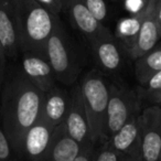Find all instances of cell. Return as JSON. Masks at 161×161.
<instances>
[{
    "label": "cell",
    "instance_id": "obj_1",
    "mask_svg": "<svg viewBox=\"0 0 161 161\" xmlns=\"http://www.w3.org/2000/svg\"><path fill=\"white\" fill-rule=\"evenodd\" d=\"M43 99L44 92L22 72L14 74L3 86L0 106L3 129L18 157L25 132L40 119Z\"/></svg>",
    "mask_w": 161,
    "mask_h": 161
},
{
    "label": "cell",
    "instance_id": "obj_2",
    "mask_svg": "<svg viewBox=\"0 0 161 161\" xmlns=\"http://www.w3.org/2000/svg\"><path fill=\"white\" fill-rule=\"evenodd\" d=\"M18 25L20 52L45 58V47L58 16L53 14L36 0H14Z\"/></svg>",
    "mask_w": 161,
    "mask_h": 161
},
{
    "label": "cell",
    "instance_id": "obj_3",
    "mask_svg": "<svg viewBox=\"0 0 161 161\" xmlns=\"http://www.w3.org/2000/svg\"><path fill=\"white\" fill-rule=\"evenodd\" d=\"M90 126V140L94 145L106 142V114L109 84L97 71H91L80 84Z\"/></svg>",
    "mask_w": 161,
    "mask_h": 161
},
{
    "label": "cell",
    "instance_id": "obj_4",
    "mask_svg": "<svg viewBox=\"0 0 161 161\" xmlns=\"http://www.w3.org/2000/svg\"><path fill=\"white\" fill-rule=\"evenodd\" d=\"M45 58L51 65L56 80L65 85L75 83L80 71V60L60 19L47 42Z\"/></svg>",
    "mask_w": 161,
    "mask_h": 161
},
{
    "label": "cell",
    "instance_id": "obj_5",
    "mask_svg": "<svg viewBox=\"0 0 161 161\" xmlns=\"http://www.w3.org/2000/svg\"><path fill=\"white\" fill-rule=\"evenodd\" d=\"M141 112V104L135 91L109 85L107 114H106V138L116 134L132 116Z\"/></svg>",
    "mask_w": 161,
    "mask_h": 161
},
{
    "label": "cell",
    "instance_id": "obj_6",
    "mask_svg": "<svg viewBox=\"0 0 161 161\" xmlns=\"http://www.w3.org/2000/svg\"><path fill=\"white\" fill-rule=\"evenodd\" d=\"M141 157L143 161H161V106L141 110Z\"/></svg>",
    "mask_w": 161,
    "mask_h": 161
},
{
    "label": "cell",
    "instance_id": "obj_7",
    "mask_svg": "<svg viewBox=\"0 0 161 161\" xmlns=\"http://www.w3.org/2000/svg\"><path fill=\"white\" fill-rule=\"evenodd\" d=\"M69 107L64 120L65 129L69 137L80 146L91 142L90 126L80 85H75L69 93Z\"/></svg>",
    "mask_w": 161,
    "mask_h": 161
},
{
    "label": "cell",
    "instance_id": "obj_8",
    "mask_svg": "<svg viewBox=\"0 0 161 161\" xmlns=\"http://www.w3.org/2000/svg\"><path fill=\"white\" fill-rule=\"evenodd\" d=\"M157 0H149L148 1V10L146 17L143 18L142 23L140 25V29L138 31L136 39L127 49L129 56L134 60L142 56L143 54L148 53L154 49L161 39V33L159 30L158 23L154 16Z\"/></svg>",
    "mask_w": 161,
    "mask_h": 161
},
{
    "label": "cell",
    "instance_id": "obj_9",
    "mask_svg": "<svg viewBox=\"0 0 161 161\" xmlns=\"http://www.w3.org/2000/svg\"><path fill=\"white\" fill-rule=\"evenodd\" d=\"M54 128L42 119H39L28 129L21 143L19 158L25 161H38L51 142Z\"/></svg>",
    "mask_w": 161,
    "mask_h": 161
},
{
    "label": "cell",
    "instance_id": "obj_10",
    "mask_svg": "<svg viewBox=\"0 0 161 161\" xmlns=\"http://www.w3.org/2000/svg\"><path fill=\"white\" fill-rule=\"evenodd\" d=\"M140 114L141 112L136 114L135 116H132L116 134H114L107 140L108 143L120 156L141 157Z\"/></svg>",
    "mask_w": 161,
    "mask_h": 161
},
{
    "label": "cell",
    "instance_id": "obj_11",
    "mask_svg": "<svg viewBox=\"0 0 161 161\" xmlns=\"http://www.w3.org/2000/svg\"><path fill=\"white\" fill-rule=\"evenodd\" d=\"M21 67L23 75L42 92L47 93L54 85H56V78L53 69L44 56L30 52H23Z\"/></svg>",
    "mask_w": 161,
    "mask_h": 161
},
{
    "label": "cell",
    "instance_id": "obj_12",
    "mask_svg": "<svg viewBox=\"0 0 161 161\" xmlns=\"http://www.w3.org/2000/svg\"><path fill=\"white\" fill-rule=\"evenodd\" d=\"M0 41L8 58H16L20 52L14 0H0Z\"/></svg>",
    "mask_w": 161,
    "mask_h": 161
},
{
    "label": "cell",
    "instance_id": "obj_13",
    "mask_svg": "<svg viewBox=\"0 0 161 161\" xmlns=\"http://www.w3.org/2000/svg\"><path fill=\"white\" fill-rule=\"evenodd\" d=\"M69 101V93L54 85L51 90L44 93L40 118L53 128L61 125L66 118Z\"/></svg>",
    "mask_w": 161,
    "mask_h": 161
},
{
    "label": "cell",
    "instance_id": "obj_14",
    "mask_svg": "<svg viewBox=\"0 0 161 161\" xmlns=\"http://www.w3.org/2000/svg\"><path fill=\"white\" fill-rule=\"evenodd\" d=\"M80 150V145L67 135L64 123L56 126L47 151L38 161H73Z\"/></svg>",
    "mask_w": 161,
    "mask_h": 161
},
{
    "label": "cell",
    "instance_id": "obj_15",
    "mask_svg": "<svg viewBox=\"0 0 161 161\" xmlns=\"http://www.w3.org/2000/svg\"><path fill=\"white\" fill-rule=\"evenodd\" d=\"M66 11L75 28L86 36L90 43L97 36L109 31L91 14L82 0H69Z\"/></svg>",
    "mask_w": 161,
    "mask_h": 161
},
{
    "label": "cell",
    "instance_id": "obj_16",
    "mask_svg": "<svg viewBox=\"0 0 161 161\" xmlns=\"http://www.w3.org/2000/svg\"><path fill=\"white\" fill-rule=\"evenodd\" d=\"M93 52L96 61L104 69L108 72H114L120 67L121 65V54L116 40L107 31L106 33L97 36L95 40L91 42Z\"/></svg>",
    "mask_w": 161,
    "mask_h": 161
},
{
    "label": "cell",
    "instance_id": "obj_17",
    "mask_svg": "<svg viewBox=\"0 0 161 161\" xmlns=\"http://www.w3.org/2000/svg\"><path fill=\"white\" fill-rule=\"evenodd\" d=\"M161 71V47H154L148 53L136 58L135 75L141 86H145L152 75Z\"/></svg>",
    "mask_w": 161,
    "mask_h": 161
},
{
    "label": "cell",
    "instance_id": "obj_18",
    "mask_svg": "<svg viewBox=\"0 0 161 161\" xmlns=\"http://www.w3.org/2000/svg\"><path fill=\"white\" fill-rule=\"evenodd\" d=\"M147 10H148V3L142 10H140L139 12H136V14H131L129 17L121 19L117 23L116 36L127 49L130 47V45L132 44V42L136 39L139 29H140V25L142 23L143 18H145L146 14H147Z\"/></svg>",
    "mask_w": 161,
    "mask_h": 161
},
{
    "label": "cell",
    "instance_id": "obj_19",
    "mask_svg": "<svg viewBox=\"0 0 161 161\" xmlns=\"http://www.w3.org/2000/svg\"><path fill=\"white\" fill-rule=\"evenodd\" d=\"M141 96L147 99L149 103L157 105L159 98L161 97V71L152 75L148 80L146 85L142 86Z\"/></svg>",
    "mask_w": 161,
    "mask_h": 161
},
{
    "label": "cell",
    "instance_id": "obj_20",
    "mask_svg": "<svg viewBox=\"0 0 161 161\" xmlns=\"http://www.w3.org/2000/svg\"><path fill=\"white\" fill-rule=\"evenodd\" d=\"M0 161H19L18 154L14 152L3 127H0Z\"/></svg>",
    "mask_w": 161,
    "mask_h": 161
},
{
    "label": "cell",
    "instance_id": "obj_21",
    "mask_svg": "<svg viewBox=\"0 0 161 161\" xmlns=\"http://www.w3.org/2000/svg\"><path fill=\"white\" fill-rule=\"evenodd\" d=\"M90 12L103 23L108 16V9L105 0H82Z\"/></svg>",
    "mask_w": 161,
    "mask_h": 161
},
{
    "label": "cell",
    "instance_id": "obj_22",
    "mask_svg": "<svg viewBox=\"0 0 161 161\" xmlns=\"http://www.w3.org/2000/svg\"><path fill=\"white\" fill-rule=\"evenodd\" d=\"M120 154L108 143V141L97 147L93 161H119Z\"/></svg>",
    "mask_w": 161,
    "mask_h": 161
},
{
    "label": "cell",
    "instance_id": "obj_23",
    "mask_svg": "<svg viewBox=\"0 0 161 161\" xmlns=\"http://www.w3.org/2000/svg\"><path fill=\"white\" fill-rule=\"evenodd\" d=\"M98 146L99 145H94L92 142H87L85 145L80 146V152L73 161H93Z\"/></svg>",
    "mask_w": 161,
    "mask_h": 161
},
{
    "label": "cell",
    "instance_id": "obj_24",
    "mask_svg": "<svg viewBox=\"0 0 161 161\" xmlns=\"http://www.w3.org/2000/svg\"><path fill=\"white\" fill-rule=\"evenodd\" d=\"M40 3L44 8H47L49 11H51L55 16H60V14L63 11V5L61 0H36Z\"/></svg>",
    "mask_w": 161,
    "mask_h": 161
},
{
    "label": "cell",
    "instance_id": "obj_25",
    "mask_svg": "<svg viewBox=\"0 0 161 161\" xmlns=\"http://www.w3.org/2000/svg\"><path fill=\"white\" fill-rule=\"evenodd\" d=\"M125 6L130 14H136L142 10L147 5L148 0H124Z\"/></svg>",
    "mask_w": 161,
    "mask_h": 161
},
{
    "label": "cell",
    "instance_id": "obj_26",
    "mask_svg": "<svg viewBox=\"0 0 161 161\" xmlns=\"http://www.w3.org/2000/svg\"><path fill=\"white\" fill-rule=\"evenodd\" d=\"M7 53L5 51L3 43L0 41V85L3 84V78H5V71H6V63H7Z\"/></svg>",
    "mask_w": 161,
    "mask_h": 161
},
{
    "label": "cell",
    "instance_id": "obj_27",
    "mask_svg": "<svg viewBox=\"0 0 161 161\" xmlns=\"http://www.w3.org/2000/svg\"><path fill=\"white\" fill-rule=\"evenodd\" d=\"M154 16H156L157 23H158L159 30H160V33H161V1H160V3H158V1H157L156 10H154Z\"/></svg>",
    "mask_w": 161,
    "mask_h": 161
},
{
    "label": "cell",
    "instance_id": "obj_28",
    "mask_svg": "<svg viewBox=\"0 0 161 161\" xmlns=\"http://www.w3.org/2000/svg\"><path fill=\"white\" fill-rule=\"evenodd\" d=\"M119 161H143L139 156H120Z\"/></svg>",
    "mask_w": 161,
    "mask_h": 161
},
{
    "label": "cell",
    "instance_id": "obj_29",
    "mask_svg": "<svg viewBox=\"0 0 161 161\" xmlns=\"http://www.w3.org/2000/svg\"><path fill=\"white\" fill-rule=\"evenodd\" d=\"M62 1V5H63V9L66 10L67 6H69V0H61Z\"/></svg>",
    "mask_w": 161,
    "mask_h": 161
},
{
    "label": "cell",
    "instance_id": "obj_30",
    "mask_svg": "<svg viewBox=\"0 0 161 161\" xmlns=\"http://www.w3.org/2000/svg\"><path fill=\"white\" fill-rule=\"evenodd\" d=\"M157 105H158V106H161V97L159 98V101H158V103H157Z\"/></svg>",
    "mask_w": 161,
    "mask_h": 161
},
{
    "label": "cell",
    "instance_id": "obj_31",
    "mask_svg": "<svg viewBox=\"0 0 161 161\" xmlns=\"http://www.w3.org/2000/svg\"><path fill=\"white\" fill-rule=\"evenodd\" d=\"M157 1H158V3H160V1H161V0H157Z\"/></svg>",
    "mask_w": 161,
    "mask_h": 161
},
{
    "label": "cell",
    "instance_id": "obj_32",
    "mask_svg": "<svg viewBox=\"0 0 161 161\" xmlns=\"http://www.w3.org/2000/svg\"><path fill=\"white\" fill-rule=\"evenodd\" d=\"M113 1H115V0H113Z\"/></svg>",
    "mask_w": 161,
    "mask_h": 161
},
{
    "label": "cell",
    "instance_id": "obj_33",
    "mask_svg": "<svg viewBox=\"0 0 161 161\" xmlns=\"http://www.w3.org/2000/svg\"><path fill=\"white\" fill-rule=\"evenodd\" d=\"M160 47H161V45H160Z\"/></svg>",
    "mask_w": 161,
    "mask_h": 161
}]
</instances>
